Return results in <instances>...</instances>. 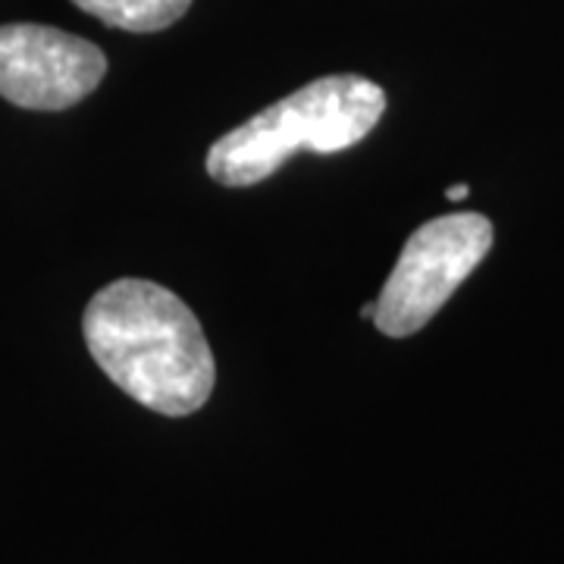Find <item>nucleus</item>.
Masks as SVG:
<instances>
[{
  "instance_id": "obj_5",
  "label": "nucleus",
  "mask_w": 564,
  "mask_h": 564,
  "mask_svg": "<svg viewBox=\"0 0 564 564\" xmlns=\"http://www.w3.org/2000/svg\"><path fill=\"white\" fill-rule=\"evenodd\" d=\"M88 17L122 32H161L180 22L192 0H73Z\"/></svg>"
},
{
  "instance_id": "obj_6",
  "label": "nucleus",
  "mask_w": 564,
  "mask_h": 564,
  "mask_svg": "<svg viewBox=\"0 0 564 564\" xmlns=\"http://www.w3.org/2000/svg\"><path fill=\"white\" fill-rule=\"evenodd\" d=\"M467 195H470V188H467V185H452V188L445 192V198H448V202H464Z\"/></svg>"
},
{
  "instance_id": "obj_3",
  "label": "nucleus",
  "mask_w": 564,
  "mask_h": 564,
  "mask_svg": "<svg viewBox=\"0 0 564 564\" xmlns=\"http://www.w3.org/2000/svg\"><path fill=\"white\" fill-rule=\"evenodd\" d=\"M492 248V223L484 214H448L423 223L404 242L395 270L377 299V329L404 339L440 314L455 289Z\"/></svg>"
},
{
  "instance_id": "obj_4",
  "label": "nucleus",
  "mask_w": 564,
  "mask_h": 564,
  "mask_svg": "<svg viewBox=\"0 0 564 564\" xmlns=\"http://www.w3.org/2000/svg\"><path fill=\"white\" fill-rule=\"evenodd\" d=\"M104 73L107 57L91 41L35 22L0 25V95L22 110H66L85 101Z\"/></svg>"
},
{
  "instance_id": "obj_2",
  "label": "nucleus",
  "mask_w": 564,
  "mask_h": 564,
  "mask_svg": "<svg viewBox=\"0 0 564 564\" xmlns=\"http://www.w3.org/2000/svg\"><path fill=\"white\" fill-rule=\"evenodd\" d=\"M383 110L380 85L364 76H323L214 141L207 173L229 188L254 185L273 176L295 151L336 154L358 144Z\"/></svg>"
},
{
  "instance_id": "obj_1",
  "label": "nucleus",
  "mask_w": 564,
  "mask_h": 564,
  "mask_svg": "<svg viewBox=\"0 0 564 564\" xmlns=\"http://www.w3.org/2000/svg\"><path fill=\"white\" fill-rule=\"evenodd\" d=\"M82 329L98 367L144 408L185 417L210 399L214 351L176 292L151 280L110 282L88 302Z\"/></svg>"
},
{
  "instance_id": "obj_7",
  "label": "nucleus",
  "mask_w": 564,
  "mask_h": 564,
  "mask_svg": "<svg viewBox=\"0 0 564 564\" xmlns=\"http://www.w3.org/2000/svg\"><path fill=\"white\" fill-rule=\"evenodd\" d=\"M373 314H377V302H367L361 307V317H367V321H373Z\"/></svg>"
}]
</instances>
